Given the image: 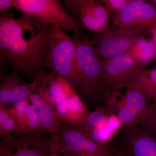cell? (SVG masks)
<instances>
[{
  "label": "cell",
  "instance_id": "obj_1",
  "mask_svg": "<svg viewBox=\"0 0 156 156\" xmlns=\"http://www.w3.org/2000/svg\"><path fill=\"white\" fill-rule=\"evenodd\" d=\"M50 26L21 15L0 17V52L12 72L33 81L46 72L50 44Z\"/></svg>",
  "mask_w": 156,
  "mask_h": 156
},
{
  "label": "cell",
  "instance_id": "obj_2",
  "mask_svg": "<svg viewBox=\"0 0 156 156\" xmlns=\"http://www.w3.org/2000/svg\"><path fill=\"white\" fill-rule=\"evenodd\" d=\"M106 109L127 128L138 127L150 114L152 104L136 80L109 86L104 96Z\"/></svg>",
  "mask_w": 156,
  "mask_h": 156
},
{
  "label": "cell",
  "instance_id": "obj_3",
  "mask_svg": "<svg viewBox=\"0 0 156 156\" xmlns=\"http://www.w3.org/2000/svg\"><path fill=\"white\" fill-rule=\"evenodd\" d=\"M75 35L76 45V66L80 80V95L87 100L104 98L107 87L104 80L101 60L90 41Z\"/></svg>",
  "mask_w": 156,
  "mask_h": 156
},
{
  "label": "cell",
  "instance_id": "obj_4",
  "mask_svg": "<svg viewBox=\"0 0 156 156\" xmlns=\"http://www.w3.org/2000/svg\"><path fill=\"white\" fill-rule=\"evenodd\" d=\"M23 15L48 26L83 36L85 28L73 18L58 0H15V9Z\"/></svg>",
  "mask_w": 156,
  "mask_h": 156
},
{
  "label": "cell",
  "instance_id": "obj_5",
  "mask_svg": "<svg viewBox=\"0 0 156 156\" xmlns=\"http://www.w3.org/2000/svg\"><path fill=\"white\" fill-rule=\"evenodd\" d=\"M50 44L47 68L65 78L79 93L80 89L76 66V45L74 37L50 26Z\"/></svg>",
  "mask_w": 156,
  "mask_h": 156
},
{
  "label": "cell",
  "instance_id": "obj_6",
  "mask_svg": "<svg viewBox=\"0 0 156 156\" xmlns=\"http://www.w3.org/2000/svg\"><path fill=\"white\" fill-rule=\"evenodd\" d=\"M0 156H49L52 134L42 131L1 137Z\"/></svg>",
  "mask_w": 156,
  "mask_h": 156
},
{
  "label": "cell",
  "instance_id": "obj_7",
  "mask_svg": "<svg viewBox=\"0 0 156 156\" xmlns=\"http://www.w3.org/2000/svg\"><path fill=\"white\" fill-rule=\"evenodd\" d=\"M63 4L70 16L84 28L94 33L108 29L110 14L100 1L65 0Z\"/></svg>",
  "mask_w": 156,
  "mask_h": 156
},
{
  "label": "cell",
  "instance_id": "obj_8",
  "mask_svg": "<svg viewBox=\"0 0 156 156\" xmlns=\"http://www.w3.org/2000/svg\"><path fill=\"white\" fill-rule=\"evenodd\" d=\"M117 28L138 35L156 21V9L143 0H131L122 11L110 13Z\"/></svg>",
  "mask_w": 156,
  "mask_h": 156
},
{
  "label": "cell",
  "instance_id": "obj_9",
  "mask_svg": "<svg viewBox=\"0 0 156 156\" xmlns=\"http://www.w3.org/2000/svg\"><path fill=\"white\" fill-rule=\"evenodd\" d=\"M138 37L119 29L108 28L102 32L94 33L89 41L98 57L105 59L128 52Z\"/></svg>",
  "mask_w": 156,
  "mask_h": 156
},
{
  "label": "cell",
  "instance_id": "obj_10",
  "mask_svg": "<svg viewBox=\"0 0 156 156\" xmlns=\"http://www.w3.org/2000/svg\"><path fill=\"white\" fill-rule=\"evenodd\" d=\"M101 60L107 87L116 83L134 80L143 70L129 52Z\"/></svg>",
  "mask_w": 156,
  "mask_h": 156
},
{
  "label": "cell",
  "instance_id": "obj_11",
  "mask_svg": "<svg viewBox=\"0 0 156 156\" xmlns=\"http://www.w3.org/2000/svg\"><path fill=\"white\" fill-rule=\"evenodd\" d=\"M56 135L71 156H114L106 145L95 142L73 127L62 124Z\"/></svg>",
  "mask_w": 156,
  "mask_h": 156
},
{
  "label": "cell",
  "instance_id": "obj_12",
  "mask_svg": "<svg viewBox=\"0 0 156 156\" xmlns=\"http://www.w3.org/2000/svg\"><path fill=\"white\" fill-rule=\"evenodd\" d=\"M35 91L54 108L61 101L78 94L67 80L52 71L45 73L39 77Z\"/></svg>",
  "mask_w": 156,
  "mask_h": 156
},
{
  "label": "cell",
  "instance_id": "obj_13",
  "mask_svg": "<svg viewBox=\"0 0 156 156\" xmlns=\"http://www.w3.org/2000/svg\"><path fill=\"white\" fill-rule=\"evenodd\" d=\"M19 73L1 75L0 106L9 107L23 101H29L35 89L33 82L27 83Z\"/></svg>",
  "mask_w": 156,
  "mask_h": 156
},
{
  "label": "cell",
  "instance_id": "obj_14",
  "mask_svg": "<svg viewBox=\"0 0 156 156\" xmlns=\"http://www.w3.org/2000/svg\"><path fill=\"white\" fill-rule=\"evenodd\" d=\"M55 109L60 122L73 128L83 125L90 112L79 94L61 101Z\"/></svg>",
  "mask_w": 156,
  "mask_h": 156
},
{
  "label": "cell",
  "instance_id": "obj_15",
  "mask_svg": "<svg viewBox=\"0 0 156 156\" xmlns=\"http://www.w3.org/2000/svg\"><path fill=\"white\" fill-rule=\"evenodd\" d=\"M124 140L132 156H156V136L138 127L128 128Z\"/></svg>",
  "mask_w": 156,
  "mask_h": 156
},
{
  "label": "cell",
  "instance_id": "obj_16",
  "mask_svg": "<svg viewBox=\"0 0 156 156\" xmlns=\"http://www.w3.org/2000/svg\"><path fill=\"white\" fill-rule=\"evenodd\" d=\"M29 101L36 112L42 131L50 134H57L62 124L55 108L35 92L31 95Z\"/></svg>",
  "mask_w": 156,
  "mask_h": 156
},
{
  "label": "cell",
  "instance_id": "obj_17",
  "mask_svg": "<svg viewBox=\"0 0 156 156\" xmlns=\"http://www.w3.org/2000/svg\"><path fill=\"white\" fill-rule=\"evenodd\" d=\"M8 107L18 123L22 134L42 131L36 112L29 101H23Z\"/></svg>",
  "mask_w": 156,
  "mask_h": 156
},
{
  "label": "cell",
  "instance_id": "obj_18",
  "mask_svg": "<svg viewBox=\"0 0 156 156\" xmlns=\"http://www.w3.org/2000/svg\"><path fill=\"white\" fill-rule=\"evenodd\" d=\"M128 52L142 69L151 62L156 60V44L152 39L138 37Z\"/></svg>",
  "mask_w": 156,
  "mask_h": 156
},
{
  "label": "cell",
  "instance_id": "obj_19",
  "mask_svg": "<svg viewBox=\"0 0 156 156\" xmlns=\"http://www.w3.org/2000/svg\"><path fill=\"white\" fill-rule=\"evenodd\" d=\"M109 114L105 108L99 107L90 112L83 125L75 128L82 133L99 130L108 126Z\"/></svg>",
  "mask_w": 156,
  "mask_h": 156
},
{
  "label": "cell",
  "instance_id": "obj_20",
  "mask_svg": "<svg viewBox=\"0 0 156 156\" xmlns=\"http://www.w3.org/2000/svg\"><path fill=\"white\" fill-rule=\"evenodd\" d=\"M9 134H21L22 133L9 107L0 106V136Z\"/></svg>",
  "mask_w": 156,
  "mask_h": 156
},
{
  "label": "cell",
  "instance_id": "obj_21",
  "mask_svg": "<svg viewBox=\"0 0 156 156\" xmlns=\"http://www.w3.org/2000/svg\"><path fill=\"white\" fill-rule=\"evenodd\" d=\"M49 156H71L61 138L56 134H52V146Z\"/></svg>",
  "mask_w": 156,
  "mask_h": 156
},
{
  "label": "cell",
  "instance_id": "obj_22",
  "mask_svg": "<svg viewBox=\"0 0 156 156\" xmlns=\"http://www.w3.org/2000/svg\"><path fill=\"white\" fill-rule=\"evenodd\" d=\"M131 0H101L100 2L110 13L122 11L131 2Z\"/></svg>",
  "mask_w": 156,
  "mask_h": 156
},
{
  "label": "cell",
  "instance_id": "obj_23",
  "mask_svg": "<svg viewBox=\"0 0 156 156\" xmlns=\"http://www.w3.org/2000/svg\"><path fill=\"white\" fill-rule=\"evenodd\" d=\"M138 127L156 136V101L152 104L150 114L147 119Z\"/></svg>",
  "mask_w": 156,
  "mask_h": 156
},
{
  "label": "cell",
  "instance_id": "obj_24",
  "mask_svg": "<svg viewBox=\"0 0 156 156\" xmlns=\"http://www.w3.org/2000/svg\"><path fill=\"white\" fill-rule=\"evenodd\" d=\"M15 0H0L1 17L12 18L13 15L9 11L11 8L15 9Z\"/></svg>",
  "mask_w": 156,
  "mask_h": 156
},
{
  "label": "cell",
  "instance_id": "obj_25",
  "mask_svg": "<svg viewBox=\"0 0 156 156\" xmlns=\"http://www.w3.org/2000/svg\"><path fill=\"white\" fill-rule=\"evenodd\" d=\"M108 125L110 128L116 132L123 126L118 117L114 114H109Z\"/></svg>",
  "mask_w": 156,
  "mask_h": 156
},
{
  "label": "cell",
  "instance_id": "obj_26",
  "mask_svg": "<svg viewBox=\"0 0 156 156\" xmlns=\"http://www.w3.org/2000/svg\"><path fill=\"white\" fill-rule=\"evenodd\" d=\"M148 31L151 34L152 40L156 44V21L152 23L147 29Z\"/></svg>",
  "mask_w": 156,
  "mask_h": 156
},
{
  "label": "cell",
  "instance_id": "obj_27",
  "mask_svg": "<svg viewBox=\"0 0 156 156\" xmlns=\"http://www.w3.org/2000/svg\"><path fill=\"white\" fill-rule=\"evenodd\" d=\"M114 156H132V155L129 153L122 151H119L116 152Z\"/></svg>",
  "mask_w": 156,
  "mask_h": 156
},
{
  "label": "cell",
  "instance_id": "obj_28",
  "mask_svg": "<svg viewBox=\"0 0 156 156\" xmlns=\"http://www.w3.org/2000/svg\"><path fill=\"white\" fill-rule=\"evenodd\" d=\"M149 2H150V3L151 5H152L156 9V0H151Z\"/></svg>",
  "mask_w": 156,
  "mask_h": 156
},
{
  "label": "cell",
  "instance_id": "obj_29",
  "mask_svg": "<svg viewBox=\"0 0 156 156\" xmlns=\"http://www.w3.org/2000/svg\"><path fill=\"white\" fill-rule=\"evenodd\" d=\"M108 156L102 155V156Z\"/></svg>",
  "mask_w": 156,
  "mask_h": 156
}]
</instances>
